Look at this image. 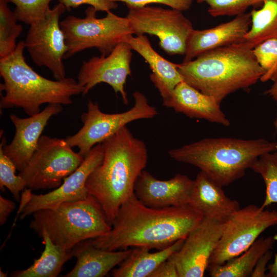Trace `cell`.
Returning <instances> with one entry per match:
<instances>
[{"label": "cell", "mask_w": 277, "mask_h": 277, "mask_svg": "<svg viewBox=\"0 0 277 277\" xmlns=\"http://www.w3.org/2000/svg\"><path fill=\"white\" fill-rule=\"evenodd\" d=\"M203 218L189 205L151 208L134 194L120 207L111 229L88 243L110 251L129 247L161 250L185 239Z\"/></svg>", "instance_id": "6da1fadb"}, {"label": "cell", "mask_w": 277, "mask_h": 277, "mask_svg": "<svg viewBox=\"0 0 277 277\" xmlns=\"http://www.w3.org/2000/svg\"><path fill=\"white\" fill-rule=\"evenodd\" d=\"M102 144L103 161L88 176L86 187L112 226L120 207L134 194L137 180L147 164L148 151L126 126Z\"/></svg>", "instance_id": "7a4b0ae2"}, {"label": "cell", "mask_w": 277, "mask_h": 277, "mask_svg": "<svg viewBox=\"0 0 277 277\" xmlns=\"http://www.w3.org/2000/svg\"><path fill=\"white\" fill-rule=\"evenodd\" d=\"M253 50L245 42L236 43L204 52L176 67L184 82L221 103L260 80L264 71Z\"/></svg>", "instance_id": "3957f363"}, {"label": "cell", "mask_w": 277, "mask_h": 277, "mask_svg": "<svg viewBox=\"0 0 277 277\" xmlns=\"http://www.w3.org/2000/svg\"><path fill=\"white\" fill-rule=\"evenodd\" d=\"M25 41H20L10 54L0 58L1 109L21 108L28 115L37 114L44 104L68 105L72 97L84 91V87L71 77L51 80L35 71L26 62Z\"/></svg>", "instance_id": "277c9868"}, {"label": "cell", "mask_w": 277, "mask_h": 277, "mask_svg": "<svg viewBox=\"0 0 277 277\" xmlns=\"http://www.w3.org/2000/svg\"><path fill=\"white\" fill-rule=\"evenodd\" d=\"M277 151V142L264 138H207L168 151L176 161L193 165L220 186L242 177L261 155Z\"/></svg>", "instance_id": "5b68a950"}, {"label": "cell", "mask_w": 277, "mask_h": 277, "mask_svg": "<svg viewBox=\"0 0 277 277\" xmlns=\"http://www.w3.org/2000/svg\"><path fill=\"white\" fill-rule=\"evenodd\" d=\"M29 226L38 234L46 232L55 245L68 251L81 242L102 236L112 228L101 205L90 194L84 200L34 212Z\"/></svg>", "instance_id": "8992f818"}, {"label": "cell", "mask_w": 277, "mask_h": 277, "mask_svg": "<svg viewBox=\"0 0 277 277\" xmlns=\"http://www.w3.org/2000/svg\"><path fill=\"white\" fill-rule=\"evenodd\" d=\"M96 12L90 6L85 11V17L70 15L61 21L67 46L64 59L92 48L108 55L119 43L133 35L126 17L109 11L105 17L97 18Z\"/></svg>", "instance_id": "52a82bcc"}, {"label": "cell", "mask_w": 277, "mask_h": 277, "mask_svg": "<svg viewBox=\"0 0 277 277\" xmlns=\"http://www.w3.org/2000/svg\"><path fill=\"white\" fill-rule=\"evenodd\" d=\"M134 104L128 110L121 113H107L102 111L97 102L89 101L87 111L81 119L82 127L65 140L72 147H77L84 157L96 145L111 136L127 124L141 119H150L158 114L155 107L150 105L142 93H133Z\"/></svg>", "instance_id": "ba28073f"}, {"label": "cell", "mask_w": 277, "mask_h": 277, "mask_svg": "<svg viewBox=\"0 0 277 277\" xmlns=\"http://www.w3.org/2000/svg\"><path fill=\"white\" fill-rule=\"evenodd\" d=\"M84 157L75 152L65 139L42 135L37 147L19 175L26 188L53 189L82 163Z\"/></svg>", "instance_id": "9c48e42d"}, {"label": "cell", "mask_w": 277, "mask_h": 277, "mask_svg": "<svg viewBox=\"0 0 277 277\" xmlns=\"http://www.w3.org/2000/svg\"><path fill=\"white\" fill-rule=\"evenodd\" d=\"M126 16L133 34L156 36L160 47L167 54L184 55L192 23L182 11L148 5L129 7Z\"/></svg>", "instance_id": "30bf717a"}, {"label": "cell", "mask_w": 277, "mask_h": 277, "mask_svg": "<svg viewBox=\"0 0 277 277\" xmlns=\"http://www.w3.org/2000/svg\"><path fill=\"white\" fill-rule=\"evenodd\" d=\"M275 225H277L276 211L253 204L240 208L224 222L222 233L209 265H223L241 254L263 232Z\"/></svg>", "instance_id": "8fae6325"}, {"label": "cell", "mask_w": 277, "mask_h": 277, "mask_svg": "<svg viewBox=\"0 0 277 277\" xmlns=\"http://www.w3.org/2000/svg\"><path fill=\"white\" fill-rule=\"evenodd\" d=\"M66 9L60 3L49 8L42 19L30 25L25 41L32 61L48 68L56 80L66 77L63 60L67 46L60 21Z\"/></svg>", "instance_id": "7c38bea8"}, {"label": "cell", "mask_w": 277, "mask_h": 277, "mask_svg": "<svg viewBox=\"0 0 277 277\" xmlns=\"http://www.w3.org/2000/svg\"><path fill=\"white\" fill-rule=\"evenodd\" d=\"M224 222L203 217L189 232L181 247L168 260L179 277H202L221 236Z\"/></svg>", "instance_id": "4fadbf2b"}, {"label": "cell", "mask_w": 277, "mask_h": 277, "mask_svg": "<svg viewBox=\"0 0 277 277\" xmlns=\"http://www.w3.org/2000/svg\"><path fill=\"white\" fill-rule=\"evenodd\" d=\"M132 49L125 41L119 43L108 55L102 54L84 61L77 74V82L84 87L83 95L97 84L110 85L115 94H120L127 105L128 99L125 85L131 74Z\"/></svg>", "instance_id": "5bb4252c"}, {"label": "cell", "mask_w": 277, "mask_h": 277, "mask_svg": "<svg viewBox=\"0 0 277 277\" xmlns=\"http://www.w3.org/2000/svg\"><path fill=\"white\" fill-rule=\"evenodd\" d=\"M103 157L104 148L101 143L91 149L82 163L64 180L58 187L44 194L32 193L28 203L19 210L20 219H23L41 210L56 207L65 202L86 199L89 195L86 187L87 180L102 163Z\"/></svg>", "instance_id": "9a60e30c"}, {"label": "cell", "mask_w": 277, "mask_h": 277, "mask_svg": "<svg viewBox=\"0 0 277 277\" xmlns=\"http://www.w3.org/2000/svg\"><path fill=\"white\" fill-rule=\"evenodd\" d=\"M63 110L61 104H50L39 113L28 117L22 118L14 114L10 115L15 134L9 144L4 145L3 151L19 172L25 169L34 152L49 120Z\"/></svg>", "instance_id": "2e32d148"}, {"label": "cell", "mask_w": 277, "mask_h": 277, "mask_svg": "<svg viewBox=\"0 0 277 277\" xmlns=\"http://www.w3.org/2000/svg\"><path fill=\"white\" fill-rule=\"evenodd\" d=\"M194 182L181 174L160 180L143 170L136 183L134 194L141 203L151 208L185 206L189 203Z\"/></svg>", "instance_id": "e0dca14e"}, {"label": "cell", "mask_w": 277, "mask_h": 277, "mask_svg": "<svg viewBox=\"0 0 277 277\" xmlns=\"http://www.w3.org/2000/svg\"><path fill=\"white\" fill-rule=\"evenodd\" d=\"M251 26V15L244 13L215 27L192 31L188 38L183 62L222 47L243 42Z\"/></svg>", "instance_id": "ac0fdd59"}, {"label": "cell", "mask_w": 277, "mask_h": 277, "mask_svg": "<svg viewBox=\"0 0 277 277\" xmlns=\"http://www.w3.org/2000/svg\"><path fill=\"white\" fill-rule=\"evenodd\" d=\"M220 103L184 81L175 87L170 96L163 102L164 106L189 117L204 119L228 127L230 122L221 109Z\"/></svg>", "instance_id": "d6986e66"}, {"label": "cell", "mask_w": 277, "mask_h": 277, "mask_svg": "<svg viewBox=\"0 0 277 277\" xmlns=\"http://www.w3.org/2000/svg\"><path fill=\"white\" fill-rule=\"evenodd\" d=\"M194 181L188 205L203 217L225 222L240 209L238 201L228 197L222 186L202 171Z\"/></svg>", "instance_id": "ffe728a7"}, {"label": "cell", "mask_w": 277, "mask_h": 277, "mask_svg": "<svg viewBox=\"0 0 277 277\" xmlns=\"http://www.w3.org/2000/svg\"><path fill=\"white\" fill-rule=\"evenodd\" d=\"M132 50L136 51L149 65L152 73L150 79L163 100L168 98L175 87L183 81L176 64L160 55L152 47L145 35H129L126 39Z\"/></svg>", "instance_id": "44dd1931"}, {"label": "cell", "mask_w": 277, "mask_h": 277, "mask_svg": "<svg viewBox=\"0 0 277 277\" xmlns=\"http://www.w3.org/2000/svg\"><path fill=\"white\" fill-rule=\"evenodd\" d=\"M132 249L106 250L88 243L72 251L77 259L74 268L65 277H103L121 264L131 254Z\"/></svg>", "instance_id": "7402d4cb"}, {"label": "cell", "mask_w": 277, "mask_h": 277, "mask_svg": "<svg viewBox=\"0 0 277 277\" xmlns=\"http://www.w3.org/2000/svg\"><path fill=\"white\" fill-rule=\"evenodd\" d=\"M185 239L179 240L171 245L155 252H150L145 247H134L129 256L112 270L114 277H149L163 262L182 246Z\"/></svg>", "instance_id": "603a6c76"}, {"label": "cell", "mask_w": 277, "mask_h": 277, "mask_svg": "<svg viewBox=\"0 0 277 277\" xmlns=\"http://www.w3.org/2000/svg\"><path fill=\"white\" fill-rule=\"evenodd\" d=\"M275 236L258 238L245 251L223 265H209L208 269L212 277H247L251 274L259 258L271 250Z\"/></svg>", "instance_id": "cb8c5ba5"}, {"label": "cell", "mask_w": 277, "mask_h": 277, "mask_svg": "<svg viewBox=\"0 0 277 277\" xmlns=\"http://www.w3.org/2000/svg\"><path fill=\"white\" fill-rule=\"evenodd\" d=\"M43 239L45 249L41 256L34 260L29 268L14 271V277H56L63 265L73 256L72 251L65 250L55 245L45 231L38 234Z\"/></svg>", "instance_id": "d4e9b609"}, {"label": "cell", "mask_w": 277, "mask_h": 277, "mask_svg": "<svg viewBox=\"0 0 277 277\" xmlns=\"http://www.w3.org/2000/svg\"><path fill=\"white\" fill-rule=\"evenodd\" d=\"M261 9L250 12L251 26L245 41L252 48L264 41L277 38V0H263Z\"/></svg>", "instance_id": "484cf974"}, {"label": "cell", "mask_w": 277, "mask_h": 277, "mask_svg": "<svg viewBox=\"0 0 277 277\" xmlns=\"http://www.w3.org/2000/svg\"><path fill=\"white\" fill-rule=\"evenodd\" d=\"M250 169L261 176L265 185V197L261 206L265 208L277 203V151L261 155Z\"/></svg>", "instance_id": "4316f807"}, {"label": "cell", "mask_w": 277, "mask_h": 277, "mask_svg": "<svg viewBox=\"0 0 277 277\" xmlns=\"http://www.w3.org/2000/svg\"><path fill=\"white\" fill-rule=\"evenodd\" d=\"M6 0H0V58L7 56L16 48V41L23 31Z\"/></svg>", "instance_id": "83f0119b"}, {"label": "cell", "mask_w": 277, "mask_h": 277, "mask_svg": "<svg viewBox=\"0 0 277 277\" xmlns=\"http://www.w3.org/2000/svg\"><path fill=\"white\" fill-rule=\"evenodd\" d=\"M6 142L3 137L0 145V188L4 190V187H6L14 198L19 201L20 192L26 188V184L19 174H15L17 169L14 164L3 151V146Z\"/></svg>", "instance_id": "f1b7e54d"}, {"label": "cell", "mask_w": 277, "mask_h": 277, "mask_svg": "<svg viewBox=\"0 0 277 277\" xmlns=\"http://www.w3.org/2000/svg\"><path fill=\"white\" fill-rule=\"evenodd\" d=\"M255 58L264 71L262 82L277 80V38L269 39L253 48Z\"/></svg>", "instance_id": "f546056e"}, {"label": "cell", "mask_w": 277, "mask_h": 277, "mask_svg": "<svg viewBox=\"0 0 277 277\" xmlns=\"http://www.w3.org/2000/svg\"><path fill=\"white\" fill-rule=\"evenodd\" d=\"M15 5L13 11L18 21L31 25L42 19L52 0H6Z\"/></svg>", "instance_id": "4dcf8cb0"}, {"label": "cell", "mask_w": 277, "mask_h": 277, "mask_svg": "<svg viewBox=\"0 0 277 277\" xmlns=\"http://www.w3.org/2000/svg\"><path fill=\"white\" fill-rule=\"evenodd\" d=\"M263 0H197L206 3L209 6V14L213 17L238 15L245 13L251 6L263 2Z\"/></svg>", "instance_id": "1f68e13d"}, {"label": "cell", "mask_w": 277, "mask_h": 277, "mask_svg": "<svg viewBox=\"0 0 277 277\" xmlns=\"http://www.w3.org/2000/svg\"><path fill=\"white\" fill-rule=\"evenodd\" d=\"M122 2L129 7H140L151 4H160L181 11H186L191 6L193 0H112Z\"/></svg>", "instance_id": "d6a6232c"}, {"label": "cell", "mask_w": 277, "mask_h": 277, "mask_svg": "<svg viewBox=\"0 0 277 277\" xmlns=\"http://www.w3.org/2000/svg\"><path fill=\"white\" fill-rule=\"evenodd\" d=\"M69 10L72 8H77L83 4H87L93 7L97 11L108 12L116 9L118 5L112 0H58Z\"/></svg>", "instance_id": "836d02e7"}, {"label": "cell", "mask_w": 277, "mask_h": 277, "mask_svg": "<svg viewBox=\"0 0 277 277\" xmlns=\"http://www.w3.org/2000/svg\"><path fill=\"white\" fill-rule=\"evenodd\" d=\"M149 277H179L174 264L168 259L163 262Z\"/></svg>", "instance_id": "e575fe53"}, {"label": "cell", "mask_w": 277, "mask_h": 277, "mask_svg": "<svg viewBox=\"0 0 277 277\" xmlns=\"http://www.w3.org/2000/svg\"><path fill=\"white\" fill-rule=\"evenodd\" d=\"M273 256V252L269 250L263 254L258 260L251 274V277H267L266 271L269 261Z\"/></svg>", "instance_id": "d590c367"}, {"label": "cell", "mask_w": 277, "mask_h": 277, "mask_svg": "<svg viewBox=\"0 0 277 277\" xmlns=\"http://www.w3.org/2000/svg\"><path fill=\"white\" fill-rule=\"evenodd\" d=\"M15 204L12 201L0 196V224L3 225L7 220L10 214L13 211Z\"/></svg>", "instance_id": "8d00e7d4"}, {"label": "cell", "mask_w": 277, "mask_h": 277, "mask_svg": "<svg viewBox=\"0 0 277 277\" xmlns=\"http://www.w3.org/2000/svg\"><path fill=\"white\" fill-rule=\"evenodd\" d=\"M265 93L272 97L276 105V117L274 125L277 131V80L273 82L272 85L265 92Z\"/></svg>", "instance_id": "74e56055"}, {"label": "cell", "mask_w": 277, "mask_h": 277, "mask_svg": "<svg viewBox=\"0 0 277 277\" xmlns=\"http://www.w3.org/2000/svg\"><path fill=\"white\" fill-rule=\"evenodd\" d=\"M267 270V277H277V253L275 254L273 262L268 265Z\"/></svg>", "instance_id": "f35d334b"}, {"label": "cell", "mask_w": 277, "mask_h": 277, "mask_svg": "<svg viewBox=\"0 0 277 277\" xmlns=\"http://www.w3.org/2000/svg\"><path fill=\"white\" fill-rule=\"evenodd\" d=\"M7 275L6 273H5L1 269L0 270V276L1 277H6Z\"/></svg>", "instance_id": "ab89813d"}]
</instances>
